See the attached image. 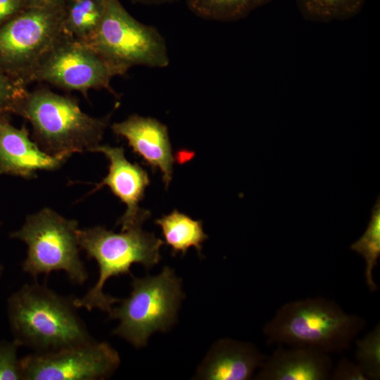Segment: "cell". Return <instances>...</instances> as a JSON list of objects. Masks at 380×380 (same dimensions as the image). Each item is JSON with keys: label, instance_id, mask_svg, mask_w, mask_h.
Masks as SVG:
<instances>
[{"label": "cell", "instance_id": "cell-28", "mask_svg": "<svg viewBox=\"0 0 380 380\" xmlns=\"http://www.w3.org/2000/svg\"><path fill=\"white\" fill-rule=\"evenodd\" d=\"M3 272H4V267L1 264H0V278L2 276Z\"/></svg>", "mask_w": 380, "mask_h": 380}, {"label": "cell", "instance_id": "cell-30", "mask_svg": "<svg viewBox=\"0 0 380 380\" xmlns=\"http://www.w3.org/2000/svg\"><path fill=\"white\" fill-rule=\"evenodd\" d=\"M65 1H67V0H65Z\"/></svg>", "mask_w": 380, "mask_h": 380}, {"label": "cell", "instance_id": "cell-15", "mask_svg": "<svg viewBox=\"0 0 380 380\" xmlns=\"http://www.w3.org/2000/svg\"><path fill=\"white\" fill-rule=\"evenodd\" d=\"M328 353L309 348L283 346L267 357L255 379L259 380H324L332 370Z\"/></svg>", "mask_w": 380, "mask_h": 380}, {"label": "cell", "instance_id": "cell-16", "mask_svg": "<svg viewBox=\"0 0 380 380\" xmlns=\"http://www.w3.org/2000/svg\"><path fill=\"white\" fill-rule=\"evenodd\" d=\"M155 222L160 227L165 242L171 248L172 255L178 253L184 255L190 248L194 247L202 256L203 243L208 239L202 221L174 210L156 219Z\"/></svg>", "mask_w": 380, "mask_h": 380}, {"label": "cell", "instance_id": "cell-25", "mask_svg": "<svg viewBox=\"0 0 380 380\" xmlns=\"http://www.w3.org/2000/svg\"><path fill=\"white\" fill-rule=\"evenodd\" d=\"M27 8L25 0H0V26Z\"/></svg>", "mask_w": 380, "mask_h": 380}, {"label": "cell", "instance_id": "cell-29", "mask_svg": "<svg viewBox=\"0 0 380 380\" xmlns=\"http://www.w3.org/2000/svg\"><path fill=\"white\" fill-rule=\"evenodd\" d=\"M1 175H3V172H2V171H1V168H0V176H1Z\"/></svg>", "mask_w": 380, "mask_h": 380}, {"label": "cell", "instance_id": "cell-13", "mask_svg": "<svg viewBox=\"0 0 380 380\" xmlns=\"http://www.w3.org/2000/svg\"><path fill=\"white\" fill-rule=\"evenodd\" d=\"M8 114H0V168L3 174L31 179L37 171L55 170L68 158L51 156L30 138L25 126L11 124Z\"/></svg>", "mask_w": 380, "mask_h": 380}, {"label": "cell", "instance_id": "cell-14", "mask_svg": "<svg viewBox=\"0 0 380 380\" xmlns=\"http://www.w3.org/2000/svg\"><path fill=\"white\" fill-rule=\"evenodd\" d=\"M266 358L250 343L222 338L212 346L198 367L194 379L248 380Z\"/></svg>", "mask_w": 380, "mask_h": 380}, {"label": "cell", "instance_id": "cell-11", "mask_svg": "<svg viewBox=\"0 0 380 380\" xmlns=\"http://www.w3.org/2000/svg\"><path fill=\"white\" fill-rule=\"evenodd\" d=\"M93 152L103 153L109 161L107 175L94 190L107 186L125 204L126 210L117 222L122 230L142 225L151 215L148 210L139 206L150 184L147 172L139 164L129 161L122 147L99 144Z\"/></svg>", "mask_w": 380, "mask_h": 380}, {"label": "cell", "instance_id": "cell-9", "mask_svg": "<svg viewBox=\"0 0 380 380\" xmlns=\"http://www.w3.org/2000/svg\"><path fill=\"white\" fill-rule=\"evenodd\" d=\"M117 76L112 68L90 46L68 34L63 35L41 60L32 82H44L87 96L91 89L115 94L110 82Z\"/></svg>", "mask_w": 380, "mask_h": 380}, {"label": "cell", "instance_id": "cell-5", "mask_svg": "<svg viewBox=\"0 0 380 380\" xmlns=\"http://www.w3.org/2000/svg\"><path fill=\"white\" fill-rule=\"evenodd\" d=\"M102 15L92 36L84 43L115 72L125 75L143 65L163 68L170 64L166 42L158 29L135 19L120 0H101Z\"/></svg>", "mask_w": 380, "mask_h": 380}, {"label": "cell", "instance_id": "cell-7", "mask_svg": "<svg viewBox=\"0 0 380 380\" xmlns=\"http://www.w3.org/2000/svg\"><path fill=\"white\" fill-rule=\"evenodd\" d=\"M132 278L130 295L120 300V305L108 315L120 321L113 334L141 348L153 333L165 332L172 327L184 294L182 280L167 266L158 275Z\"/></svg>", "mask_w": 380, "mask_h": 380}, {"label": "cell", "instance_id": "cell-1", "mask_svg": "<svg viewBox=\"0 0 380 380\" xmlns=\"http://www.w3.org/2000/svg\"><path fill=\"white\" fill-rule=\"evenodd\" d=\"M74 298L45 285L26 284L7 300L13 339L34 353H49L93 338L77 313Z\"/></svg>", "mask_w": 380, "mask_h": 380}, {"label": "cell", "instance_id": "cell-26", "mask_svg": "<svg viewBox=\"0 0 380 380\" xmlns=\"http://www.w3.org/2000/svg\"><path fill=\"white\" fill-rule=\"evenodd\" d=\"M27 7H49L65 4V0H25Z\"/></svg>", "mask_w": 380, "mask_h": 380}, {"label": "cell", "instance_id": "cell-6", "mask_svg": "<svg viewBox=\"0 0 380 380\" xmlns=\"http://www.w3.org/2000/svg\"><path fill=\"white\" fill-rule=\"evenodd\" d=\"M78 229L77 220L49 208L28 215L22 227L10 234L27 246L23 270L33 277L62 271L71 282L83 284L88 273L80 257Z\"/></svg>", "mask_w": 380, "mask_h": 380}, {"label": "cell", "instance_id": "cell-27", "mask_svg": "<svg viewBox=\"0 0 380 380\" xmlns=\"http://www.w3.org/2000/svg\"><path fill=\"white\" fill-rule=\"evenodd\" d=\"M133 3L141 4L146 5H158L163 4L172 3L177 0H130Z\"/></svg>", "mask_w": 380, "mask_h": 380}, {"label": "cell", "instance_id": "cell-3", "mask_svg": "<svg viewBox=\"0 0 380 380\" xmlns=\"http://www.w3.org/2000/svg\"><path fill=\"white\" fill-rule=\"evenodd\" d=\"M13 113L30 123L34 141L42 150L65 158L74 153L93 152L110 118V115L91 116L75 99L47 89L28 91Z\"/></svg>", "mask_w": 380, "mask_h": 380}, {"label": "cell", "instance_id": "cell-2", "mask_svg": "<svg viewBox=\"0 0 380 380\" xmlns=\"http://www.w3.org/2000/svg\"><path fill=\"white\" fill-rule=\"evenodd\" d=\"M365 325L363 318L345 312L334 301L312 298L283 305L263 333L270 345L340 353L350 348Z\"/></svg>", "mask_w": 380, "mask_h": 380}, {"label": "cell", "instance_id": "cell-8", "mask_svg": "<svg viewBox=\"0 0 380 380\" xmlns=\"http://www.w3.org/2000/svg\"><path fill=\"white\" fill-rule=\"evenodd\" d=\"M65 4L27 7L0 26L1 70L26 84L31 82L41 60L67 34Z\"/></svg>", "mask_w": 380, "mask_h": 380}, {"label": "cell", "instance_id": "cell-24", "mask_svg": "<svg viewBox=\"0 0 380 380\" xmlns=\"http://www.w3.org/2000/svg\"><path fill=\"white\" fill-rule=\"evenodd\" d=\"M330 376L333 380H368L360 366L346 357L332 369Z\"/></svg>", "mask_w": 380, "mask_h": 380}, {"label": "cell", "instance_id": "cell-18", "mask_svg": "<svg viewBox=\"0 0 380 380\" xmlns=\"http://www.w3.org/2000/svg\"><path fill=\"white\" fill-rule=\"evenodd\" d=\"M102 11L101 0H67L64 18L66 33L87 42L96 31Z\"/></svg>", "mask_w": 380, "mask_h": 380}, {"label": "cell", "instance_id": "cell-23", "mask_svg": "<svg viewBox=\"0 0 380 380\" xmlns=\"http://www.w3.org/2000/svg\"><path fill=\"white\" fill-rule=\"evenodd\" d=\"M20 347L14 340L0 341V380H23L20 359L18 348Z\"/></svg>", "mask_w": 380, "mask_h": 380}, {"label": "cell", "instance_id": "cell-19", "mask_svg": "<svg viewBox=\"0 0 380 380\" xmlns=\"http://www.w3.org/2000/svg\"><path fill=\"white\" fill-rule=\"evenodd\" d=\"M365 262V277L369 289L373 292L378 286L373 278V271L380 256V196L372 207L371 217L362 235L350 246Z\"/></svg>", "mask_w": 380, "mask_h": 380}, {"label": "cell", "instance_id": "cell-22", "mask_svg": "<svg viewBox=\"0 0 380 380\" xmlns=\"http://www.w3.org/2000/svg\"><path fill=\"white\" fill-rule=\"evenodd\" d=\"M27 84L0 70V114L13 113L25 97Z\"/></svg>", "mask_w": 380, "mask_h": 380}, {"label": "cell", "instance_id": "cell-17", "mask_svg": "<svg viewBox=\"0 0 380 380\" xmlns=\"http://www.w3.org/2000/svg\"><path fill=\"white\" fill-rule=\"evenodd\" d=\"M272 0H186L189 10L201 18L232 22L246 18Z\"/></svg>", "mask_w": 380, "mask_h": 380}, {"label": "cell", "instance_id": "cell-12", "mask_svg": "<svg viewBox=\"0 0 380 380\" xmlns=\"http://www.w3.org/2000/svg\"><path fill=\"white\" fill-rule=\"evenodd\" d=\"M111 129L115 134L124 138L147 165L160 171L167 187L175 163L167 127L156 118L133 114L113 123Z\"/></svg>", "mask_w": 380, "mask_h": 380}, {"label": "cell", "instance_id": "cell-10", "mask_svg": "<svg viewBox=\"0 0 380 380\" xmlns=\"http://www.w3.org/2000/svg\"><path fill=\"white\" fill-rule=\"evenodd\" d=\"M118 352L94 339L49 353H34L20 359L23 380H98L118 367Z\"/></svg>", "mask_w": 380, "mask_h": 380}, {"label": "cell", "instance_id": "cell-21", "mask_svg": "<svg viewBox=\"0 0 380 380\" xmlns=\"http://www.w3.org/2000/svg\"><path fill=\"white\" fill-rule=\"evenodd\" d=\"M355 358L367 379H380L379 323L363 338L356 341Z\"/></svg>", "mask_w": 380, "mask_h": 380}, {"label": "cell", "instance_id": "cell-4", "mask_svg": "<svg viewBox=\"0 0 380 380\" xmlns=\"http://www.w3.org/2000/svg\"><path fill=\"white\" fill-rule=\"evenodd\" d=\"M141 227L134 226L120 233L102 226L78 229L80 248L89 259L96 262L99 278L82 297L74 298L77 308L99 309L109 314L113 305L119 303L120 299L104 293L103 289L107 280L120 275L132 277L130 267L133 264L142 265L148 270L159 262L163 241Z\"/></svg>", "mask_w": 380, "mask_h": 380}, {"label": "cell", "instance_id": "cell-20", "mask_svg": "<svg viewBox=\"0 0 380 380\" xmlns=\"http://www.w3.org/2000/svg\"><path fill=\"white\" fill-rule=\"evenodd\" d=\"M366 0H297L298 7L306 19L329 22L355 15Z\"/></svg>", "mask_w": 380, "mask_h": 380}]
</instances>
